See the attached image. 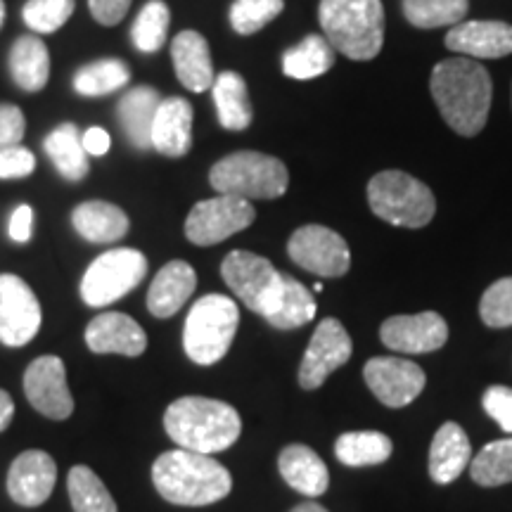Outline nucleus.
Here are the masks:
<instances>
[{
	"label": "nucleus",
	"mask_w": 512,
	"mask_h": 512,
	"mask_svg": "<svg viewBox=\"0 0 512 512\" xmlns=\"http://www.w3.org/2000/svg\"><path fill=\"white\" fill-rule=\"evenodd\" d=\"M354 344L337 318H323L313 332L309 349L299 366V387L306 392L323 387L325 380L351 358Z\"/></svg>",
	"instance_id": "13"
},
{
	"label": "nucleus",
	"mask_w": 512,
	"mask_h": 512,
	"mask_svg": "<svg viewBox=\"0 0 512 512\" xmlns=\"http://www.w3.org/2000/svg\"><path fill=\"white\" fill-rule=\"evenodd\" d=\"M472 460V446L458 422H444L430 446V477L437 484H451L463 475Z\"/></svg>",
	"instance_id": "25"
},
{
	"label": "nucleus",
	"mask_w": 512,
	"mask_h": 512,
	"mask_svg": "<svg viewBox=\"0 0 512 512\" xmlns=\"http://www.w3.org/2000/svg\"><path fill=\"white\" fill-rule=\"evenodd\" d=\"M479 316L489 328H512V278H501L482 294Z\"/></svg>",
	"instance_id": "40"
},
{
	"label": "nucleus",
	"mask_w": 512,
	"mask_h": 512,
	"mask_svg": "<svg viewBox=\"0 0 512 512\" xmlns=\"http://www.w3.org/2000/svg\"><path fill=\"white\" fill-rule=\"evenodd\" d=\"M57 482V463L46 451L19 453L8 472V494L22 508H38L53 494Z\"/></svg>",
	"instance_id": "17"
},
{
	"label": "nucleus",
	"mask_w": 512,
	"mask_h": 512,
	"mask_svg": "<svg viewBox=\"0 0 512 512\" xmlns=\"http://www.w3.org/2000/svg\"><path fill=\"white\" fill-rule=\"evenodd\" d=\"M12 418H15V401L5 389H0V432L8 430Z\"/></svg>",
	"instance_id": "47"
},
{
	"label": "nucleus",
	"mask_w": 512,
	"mask_h": 512,
	"mask_svg": "<svg viewBox=\"0 0 512 512\" xmlns=\"http://www.w3.org/2000/svg\"><path fill=\"white\" fill-rule=\"evenodd\" d=\"M432 98L458 136L472 138L491 110V76L472 57H448L432 69Z\"/></svg>",
	"instance_id": "1"
},
{
	"label": "nucleus",
	"mask_w": 512,
	"mask_h": 512,
	"mask_svg": "<svg viewBox=\"0 0 512 512\" xmlns=\"http://www.w3.org/2000/svg\"><path fill=\"white\" fill-rule=\"evenodd\" d=\"M290 512H328V510H325L323 505H318V503H313V501H306V503L294 505Z\"/></svg>",
	"instance_id": "48"
},
{
	"label": "nucleus",
	"mask_w": 512,
	"mask_h": 512,
	"mask_svg": "<svg viewBox=\"0 0 512 512\" xmlns=\"http://www.w3.org/2000/svg\"><path fill=\"white\" fill-rule=\"evenodd\" d=\"M482 406L489 418L498 422L505 434H512V389L503 384H494L482 396Z\"/></svg>",
	"instance_id": "42"
},
{
	"label": "nucleus",
	"mask_w": 512,
	"mask_h": 512,
	"mask_svg": "<svg viewBox=\"0 0 512 512\" xmlns=\"http://www.w3.org/2000/svg\"><path fill=\"white\" fill-rule=\"evenodd\" d=\"M72 226L83 240L93 242V245H112V242L126 238L131 221L117 204L91 200L81 202L72 211Z\"/></svg>",
	"instance_id": "24"
},
{
	"label": "nucleus",
	"mask_w": 512,
	"mask_h": 512,
	"mask_svg": "<svg viewBox=\"0 0 512 512\" xmlns=\"http://www.w3.org/2000/svg\"><path fill=\"white\" fill-rule=\"evenodd\" d=\"M287 254L304 271L318 278H342L351 268V252L347 240L325 226H302L287 242Z\"/></svg>",
	"instance_id": "11"
},
{
	"label": "nucleus",
	"mask_w": 512,
	"mask_h": 512,
	"mask_svg": "<svg viewBox=\"0 0 512 512\" xmlns=\"http://www.w3.org/2000/svg\"><path fill=\"white\" fill-rule=\"evenodd\" d=\"M24 394L31 406L50 420H67L74 413V396L69 392L67 370L60 356H41L29 363Z\"/></svg>",
	"instance_id": "15"
},
{
	"label": "nucleus",
	"mask_w": 512,
	"mask_h": 512,
	"mask_svg": "<svg viewBox=\"0 0 512 512\" xmlns=\"http://www.w3.org/2000/svg\"><path fill=\"white\" fill-rule=\"evenodd\" d=\"M467 0H403V15L418 29L456 27L463 22Z\"/></svg>",
	"instance_id": "37"
},
{
	"label": "nucleus",
	"mask_w": 512,
	"mask_h": 512,
	"mask_svg": "<svg viewBox=\"0 0 512 512\" xmlns=\"http://www.w3.org/2000/svg\"><path fill=\"white\" fill-rule=\"evenodd\" d=\"M36 157L29 147L12 145L0 147V181H15L34 174Z\"/></svg>",
	"instance_id": "41"
},
{
	"label": "nucleus",
	"mask_w": 512,
	"mask_h": 512,
	"mask_svg": "<svg viewBox=\"0 0 512 512\" xmlns=\"http://www.w3.org/2000/svg\"><path fill=\"white\" fill-rule=\"evenodd\" d=\"M382 344L399 354H432L448 339V325L437 311L392 316L380 328Z\"/></svg>",
	"instance_id": "16"
},
{
	"label": "nucleus",
	"mask_w": 512,
	"mask_h": 512,
	"mask_svg": "<svg viewBox=\"0 0 512 512\" xmlns=\"http://www.w3.org/2000/svg\"><path fill=\"white\" fill-rule=\"evenodd\" d=\"M43 150H46L48 159L55 164L57 174H60L64 181L79 183L88 176V171H91L88 152L83 150L81 143V133L72 121L55 126L46 136V140H43Z\"/></svg>",
	"instance_id": "28"
},
{
	"label": "nucleus",
	"mask_w": 512,
	"mask_h": 512,
	"mask_svg": "<svg viewBox=\"0 0 512 512\" xmlns=\"http://www.w3.org/2000/svg\"><path fill=\"white\" fill-rule=\"evenodd\" d=\"M164 430L185 451L211 453L226 451L240 439V413L226 401L207 396H181L166 408Z\"/></svg>",
	"instance_id": "3"
},
{
	"label": "nucleus",
	"mask_w": 512,
	"mask_h": 512,
	"mask_svg": "<svg viewBox=\"0 0 512 512\" xmlns=\"http://www.w3.org/2000/svg\"><path fill=\"white\" fill-rule=\"evenodd\" d=\"M472 482L486 489L512 482V437L491 441L477 453L470 465Z\"/></svg>",
	"instance_id": "36"
},
{
	"label": "nucleus",
	"mask_w": 512,
	"mask_h": 512,
	"mask_svg": "<svg viewBox=\"0 0 512 512\" xmlns=\"http://www.w3.org/2000/svg\"><path fill=\"white\" fill-rule=\"evenodd\" d=\"M12 81L24 93H41L50 79V53L41 36H19L10 48Z\"/></svg>",
	"instance_id": "27"
},
{
	"label": "nucleus",
	"mask_w": 512,
	"mask_h": 512,
	"mask_svg": "<svg viewBox=\"0 0 512 512\" xmlns=\"http://www.w3.org/2000/svg\"><path fill=\"white\" fill-rule=\"evenodd\" d=\"M256 219L252 202L233 195H219L197 202L185 219V238L197 247H211L242 233Z\"/></svg>",
	"instance_id": "10"
},
{
	"label": "nucleus",
	"mask_w": 512,
	"mask_h": 512,
	"mask_svg": "<svg viewBox=\"0 0 512 512\" xmlns=\"http://www.w3.org/2000/svg\"><path fill=\"white\" fill-rule=\"evenodd\" d=\"M221 275L235 297L249 311L268 316L283 292L285 273H280L264 256L235 249L221 264Z\"/></svg>",
	"instance_id": "9"
},
{
	"label": "nucleus",
	"mask_w": 512,
	"mask_h": 512,
	"mask_svg": "<svg viewBox=\"0 0 512 512\" xmlns=\"http://www.w3.org/2000/svg\"><path fill=\"white\" fill-rule=\"evenodd\" d=\"M394 451L392 439L382 432H347L337 439L335 456L342 465L370 467L389 460Z\"/></svg>",
	"instance_id": "33"
},
{
	"label": "nucleus",
	"mask_w": 512,
	"mask_h": 512,
	"mask_svg": "<svg viewBox=\"0 0 512 512\" xmlns=\"http://www.w3.org/2000/svg\"><path fill=\"white\" fill-rule=\"evenodd\" d=\"M368 204L377 219L399 228H425L434 219L432 190L403 171H382L368 183Z\"/></svg>",
	"instance_id": "7"
},
{
	"label": "nucleus",
	"mask_w": 512,
	"mask_h": 512,
	"mask_svg": "<svg viewBox=\"0 0 512 512\" xmlns=\"http://www.w3.org/2000/svg\"><path fill=\"white\" fill-rule=\"evenodd\" d=\"M86 347L93 354H119L136 358L147 349V335L131 316L119 311H107L88 323Z\"/></svg>",
	"instance_id": "18"
},
{
	"label": "nucleus",
	"mask_w": 512,
	"mask_h": 512,
	"mask_svg": "<svg viewBox=\"0 0 512 512\" xmlns=\"http://www.w3.org/2000/svg\"><path fill=\"white\" fill-rule=\"evenodd\" d=\"M8 233L10 240L19 242V245L31 240V233H34V209H31L29 204H19V207L12 211Z\"/></svg>",
	"instance_id": "45"
},
{
	"label": "nucleus",
	"mask_w": 512,
	"mask_h": 512,
	"mask_svg": "<svg viewBox=\"0 0 512 512\" xmlns=\"http://www.w3.org/2000/svg\"><path fill=\"white\" fill-rule=\"evenodd\" d=\"M81 143L88 157H105L112 147V138L102 126H91L86 133H81Z\"/></svg>",
	"instance_id": "46"
},
{
	"label": "nucleus",
	"mask_w": 512,
	"mask_h": 512,
	"mask_svg": "<svg viewBox=\"0 0 512 512\" xmlns=\"http://www.w3.org/2000/svg\"><path fill=\"white\" fill-rule=\"evenodd\" d=\"M313 316H316V299H313V294L297 278L285 273L283 292H280L278 302H275L271 313L266 316L268 325H273L275 330H297L313 320Z\"/></svg>",
	"instance_id": "31"
},
{
	"label": "nucleus",
	"mask_w": 512,
	"mask_h": 512,
	"mask_svg": "<svg viewBox=\"0 0 512 512\" xmlns=\"http://www.w3.org/2000/svg\"><path fill=\"white\" fill-rule=\"evenodd\" d=\"M24 131H27V119L17 105L0 102V147L22 145Z\"/></svg>",
	"instance_id": "43"
},
{
	"label": "nucleus",
	"mask_w": 512,
	"mask_h": 512,
	"mask_svg": "<svg viewBox=\"0 0 512 512\" xmlns=\"http://www.w3.org/2000/svg\"><path fill=\"white\" fill-rule=\"evenodd\" d=\"M67 491L74 512H119L110 489L91 467L74 465L67 475Z\"/></svg>",
	"instance_id": "34"
},
{
	"label": "nucleus",
	"mask_w": 512,
	"mask_h": 512,
	"mask_svg": "<svg viewBox=\"0 0 512 512\" xmlns=\"http://www.w3.org/2000/svg\"><path fill=\"white\" fill-rule=\"evenodd\" d=\"M240 309L226 294H207L190 306L183 325V349L197 366H214L230 351Z\"/></svg>",
	"instance_id": "5"
},
{
	"label": "nucleus",
	"mask_w": 512,
	"mask_h": 512,
	"mask_svg": "<svg viewBox=\"0 0 512 512\" xmlns=\"http://www.w3.org/2000/svg\"><path fill=\"white\" fill-rule=\"evenodd\" d=\"M74 8L76 0H27L22 19L34 34H55L69 22Z\"/></svg>",
	"instance_id": "39"
},
{
	"label": "nucleus",
	"mask_w": 512,
	"mask_h": 512,
	"mask_svg": "<svg viewBox=\"0 0 512 512\" xmlns=\"http://www.w3.org/2000/svg\"><path fill=\"white\" fill-rule=\"evenodd\" d=\"M133 0H88V10L102 27H117L131 10Z\"/></svg>",
	"instance_id": "44"
},
{
	"label": "nucleus",
	"mask_w": 512,
	"mask_h": 512,
	"mask_svg": "<svg viewBox=\"0 0 512 512\" xmlns=\"http://www.w3.org/2000/svg\"><path fill=\"white\" fill-rule=\"evenodd\" d=\"M3 22H5V3L0 0V27H3Z\"/></svg>",
	"instance_id": "49"
},
{
	"label": "nucleus",
	"mask_w": 512,
	"mask_h": 512,
	"mask_svg": "<svg viewBox=\"0 0 512 512\" xmlns=\"http://www.w3.org/2000/svg\"><path fill=\"white\" fill-rule=\"evenodd\" d=\"M337 50L330 46L325 36L309 34L302 43L285 50L283 55V72L285 76L297 81H309L316 76H323L335 64Z\"/></svg>",
	"instance_id": "30"
},
{
	"label": "nucleus",
	"mask_w": 512,
	"mask_h": 512,
	"mask_svg": "<svg viewBox=\"0 0 512 512\" xmlns=\"http://www.w3.org/2000/svg\"><path fill=\"white\" fill-rule=\"evenodd\" d=\"M147 275V256L138 249L119 247L100 254L81 278V299L86 306H102L119 302L133 292Z\"/></svg>",
	"instance_id": "8"
},
{
	"label": "nucleus",
	"mask_w": 512,
	"mask_h": 512,
	"mask_svg": "<svg viewBox=\"0 0 512 512\" xmlns=\"http://www.w3.org/2000/svg\"><path fill=\"white\" fill-rule=\"evenodd\" d=\"M211 95H214L219 124L226 131H245V128H249L254 112L252 102H249L247 81L238 72L216 74Z\"/></svg>",
	"instance_id": "29"
},
{
	"label": "nucleus",
	"mask_w": 512,
	"mask_h": 512,
	"mask_svg": "<svg viewBox=\"0 0 512 512\" xmlns=\"http://www.w3.org/2000/svg\"><path fill=\"white\" fill-rule=\"evenodd\" d=\"M285 10L283 0H235L230 5V27L235 34L252 36L271 24Z\"/></svg>",
	"instance_id": "38"
},
{
	"label": "nucleus",
	"mask_w": 512,
	"mask_h": 512,
	"mask_svg": "<svg viewBox=\"0 0 512 512\" xmlns=\"http://www.w3.org/2000/svg\"><path fill=\"white\" fill-rule=\"evenodd\" d=\"M209 183L219 195H233L242 200H275L287 192L290 174L278 157L242 150L211 166Z\"/></svg>",
	"instance_id": "6"
},
{
	"label": "nucleus",
	"mask_w": 512,
	"mask_h": 512,
	"mask_svg": "<svg viewBox=\"0 0 512 512\" xmlns=\"http://www.w3.org/2000/svg\"><path fill=\"white\" fill-rule=\"evenodd\" d=\"M278 470L287 486L309 498L323 496L330 486L328 465L313 448L304 444L285 446L278 456Z\"/></svg>",
	"instance_id": "23"
},
{
	"label": "nucleus",
	"mask_w": 512,
	"mask_h": 512,
	"mask_svg": "<svg viewBox=\"0 0 512 512\" xmlns=\"http://www.w3.org/2000/svg\"><path fill=\"white\" fill-rule=\"evenodd\" d=\"M171 60L178 81L190 93H204L214 86V64H211V50L207 38L200 31H181L171 41Z\"/></svg>",
	"instance_id": "22"
},
{
	"label": "nucleus",
	"mask_w": 512,
	"mask_h": 512,
	"mask_svg": "<svg viewBox=\"0 0 512 512\" xmlns=\"http://www.w3.org/2000/svg\"><path fill=\"white\" fill-rule=\"evenodd\" d=\"M197 273L188 261H169L159 268V273L152 280L150 292H147V311L155 318H171L188 304V299L195 294Z\"/></svg>",
	"instance_id": "21"
},
{
	"label": "nucleus",
	"mask_w": 512,
	"mask_h": 512,
	"mask_svg": "<svg viewBox=\"0 0 512 512\" xmlns=\"http://www.w3.org/2000/svg\"><path fill=\"white\" fill-rule=\"evenodd\" d=\"M162 95L152 86H136L131 91L121 95L117 105L119 124L124 128L126 138L131 140L138 150H147L150 147V131L155 114L162 105Z\"/></svg>",
	"instance_id": "26"
},
{
	"label": "nucleus",
	"mask_w": 512,
	"mask_h": 512,
	"mask_svg": "<svg viewBox=\"0 0 512 512\" xmlns=\"http://www.w3.org/2000/svg\"><path fill=\"white\" fill-rule=\"evenodd\" d=\"M150 147L159 155L178 159L192 147V105L185 98H166L152 121Z\"/></svg>",
	"instance_id": "20"
},
{
	"label": "nucleus",
	"mask_w": 512,
	"mask_h": 512,
	"mask_svg": "<svg viewBox=\"0 0 512 512\" xmlns=\"http://www.w3.org/2000/svg\"><path fill=\"white\" fill-rule=\"evenodd\" d=\"M171 10L164 0H150L143 10L138 12L136 22L131 27V41L136 50L145 55L159 53L169 38Z\"/></svg>",
	"instance_id": "35"
},
{
	"label": "nucleus",
	"mask_w": 512,
	"mask_h": 512,
	"mask_svg": "<svg viewBox=\"0 0 512 512\" xmlns=\"http://www.w3.org/2000/svg\"><path fill=\"white\" fill-rule=\"evenodd\" d=\"M41 304L34 290L15 273H0V342L27 347L41 330Z\"/></svg>",
	"instance_id": "12"
},
{
	"label": "nucleus",
	"mask_w": 512,
	"mask_h": 512,
	"mask_svg": "<svg viewBox=\"0 0 512 512\" xmlns=\"http://www.w3.org/2000/svg\"><path fill=\"white\" fill-rule=\"evenodd\" d=\"M131 81V69L126 62L114 57H102L91 64H83L74 74V91L83 98H102V95L117 93Z\"/></svg>",
	"instance_id": "32"
},
{
	"label": "nucleus",
	"mask_w": 512,
	"mask_h": 512,
	"mask_svg": "<svg viewBox=\"0 0 512 512\" xmlns=\"http://www.w3.org/2000/svg\"><path fill=\"white\" fill-rule=\"evenodd\" d=\"M446 48L477 60H498L512 53V27L505 22H460L446 34Z\"/></svg>",
	"instance_id": "19"
},
{
	"label": "nucleus",
	"mask_w": 512,
	"mask_h": 512,
	"mask_svg": "<svg viewBox=\"0 0 512 512\" xmlns=\"http://www.w3.org/2000/svg\"><path fill=\"white\" fill-rule=\"evenodd\" d=\"M318 19L330 46L349 60L366 62L384 43L382 0H320Z\"/></svg>",
	"instance_id": "4"
},
{
	"label": "nucleus",
	"mask_w": 512,
	"mask_h": 512,
	"mask_svg": "<svg viewBox=\"0 0 512 512\" xmlns=\"http://www.w3.org/2000/svg\"><path fill=\"white\" fill-rule=\"evenodd\" d=\"M152 484L164 501L185 508H202L223 501L233 489V477L216 458L176 448L155 460Z\"/></svg>",
	"instance_id": "2"
},
{
	"label": "nucleus",
	"mask_w": 512,
	"mask_h": 512,
	"mask_svg": "<svg viewBox=\"0 0 512 512\" xmlns=\"http://www.w3.org/2000/svg\"><path fill=\"white\" fill-rule=\"evenodd\" d=\"M363 377L375 399L389 408H403L413 403L425 389V370L418 363L399 356H375L363 368Z\"/></svg>",
	"instance_id": "14"
}]
</instances>
